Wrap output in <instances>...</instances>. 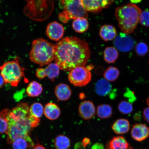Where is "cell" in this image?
Returning a JSON list of instances; mask_svg holds the SVG:
<instances>
[{
    "instance_id": "7a4b0ae2",
    "label": "cell",
    "mask_w": 149,
    "mask_h": 149,
    "mask_svg": "<svg viewBox=\"0 0 149 149\" xmlns=\"http://www.w3.org/2000/svg\"><path fill=\"white\" fill-rule=\"evenodd\" d=\"M28 106L20 104L13 109L7 116L8 128L6 134L7 142L11 144L16 139L31 136L33 128L38 126L40 118L31 115Z\"/></svg>"
},
{
    "instance_id": "f35d334b",
    "label": "cell",
    "mask_w": 149,
    "mask_h": 149,
    "mask_svg": "<svg viewBox=\"0 0 149 149\" xmlns=\"http://www.w3.org/2000/svg\"><path fill=\"white\" fill-rule=\"evenodd\" d=\"M87 69V70H89V71L91 70H92L93 68H94V67L93 65L92 64H90L87 66V67H86Z\"/></svg>"
},
{
    "instance_id": "836d02e7",
    "label": "cell",
    "mask_w": 149,
    "mask_h": 149,
    "mask_svg": "<svg viewBox=\"0 0 149 149\" xmlns=\"http://www.w3.org/2000/svg\"><path fill=\"white\" fill-rule=\"evenodd\" d=\"M91 149H105L104 146L101 143H96L93 145Z\"/></svg>"
},
{
    "instance_id": "484cf974",
    "label": "cell",
    "mask_w": 149,
    "mask_h": 149,
    "mask_svg": "<svg viewBox=\"0 0 149 149\" xmlns=\"http://www.w3.org/2000/svg\"><path fill=\"white\" fill-rule=\"evenodd\" d=\"M54 145L56 149H68L70 146V140L63 135L57 136L54 140Z\"/></svg>"
},
{
    "instance_id": "8d00e7d4",
    "label": "cell",
    "mask_w": 149,
    "mask_h": 149,
    "mask_svg": "<svg viewBox=\"0 0 149 149\" xmlns=\"http://www.w3.org/2000/svg\"><path fill=\"white\" fill-rule=\"evenodd\" d=\"M5 84L6 83L2 76H1V74H0V88L2 87L3 86L5 85Z\"/></svg>"
},
{
    "instance_id": "74e56055",
    "label": "cell",
    "mask_w": 149,
    "mask_h": 149,
    "mask_svg": "<svg viewBox=\"0 0 149 149\" xmlns=\"http://www.w3.org/2000/svg\"><path fill=\"white\" fill-rule=\"evenodd\" d=\"M132 3H141L142 0H130Z\"/></svg>"
},
{
    "instance_id": "e0dca14e",
    "label": "cell",
    "mask_w": 149,
    "mask_h": 149,
    "mask_svg": "<svg viewBox=\"0 0 149 149\" xmlns=\"http://www.w3.org/2000/svg\"><path fill=\"white\" fill-rule=\"evenodd\" d=\"M117 31L116 28L113 26L105 25L100 28L99 34L102 39L106 42L113 40L116 38Z\"/></svg>"
},
{
    "instance_id": "2e32d148",
    "label": "cell",
    "mask_w": 149,
    "mask_h": 149,
    "mask_svg": "<svg viewBox=\"0 0 149 149\" xmlns=\"http://www.w3.org/2000/svg\"><path fill=\"white\" fill-rule=\"evenodd\" d=\"M56 96L61 101H65L69 99L72 94L70 87L66 84L61 83L56 86L55 89Z\"/></svg>"
},
{
    "instance_id": "d4e9b609",
    "label": "cell",
    "mask_w": 149,
    "mask_h": 149,
    "mask_svg": "<svg viewBox=\"0 0 149 149\" xmlns=\"http://www.w3.org/2000/svg\"><path fill=\"white\" fill-rule=\"evenodd\" d=\"M97 113L98 116L100 118H109L112 115V108L109 104H101L98 106L97 109Z\"/></svg>"
},
{
    "instance_id": "7402d4cb",
    "label": "cell",
    "mask_w": 149,
    "mask_h": 149,
    "mask_svg": "<svg viewBox=\"0 0 149 149\" xmlns=\"http://www.w3.org/2000/svg\"><path fill=\"white\" fill-rule=\"evenodd\" d=\"M44 69V74L45 77L47 76L53 81L59 75V70L60 69L58 65L56 63H50Z\"/></svg>"
},
{
    "instance_id": "b9f144b4",
    "label": "cell",
    "mask_w": 149,
    "mask_h": 149,
    "mask_svg": "<svg viewBox=\"0 0 149 149\" xmlns=\"http://www.w3.org/2000/svg\"><path fill=\"white\" fill-rule=\"evenodd\" d=\"M128 149H133L132 148V147H129V148H128Z\"/></svg>"
},
{
    "instance_id": "44dd1931",
    "label": "cell",
    "mask_w": 149,
    "mask_h": 149,
    "mask_svg": "<svg viewBox=\"0 0 149 149\" xmlns=\"http://www.w3.org/2000/svg\"><path fill=\"white\" fill-rule=\"evenodd\" d=\"M89 23L87 19L81 17L75 19L72 23V27L76 32L83 33L88 29Z\"/></svg>"
},
{
    "instance_id": "7c38bea8",
    "label": "cell",
    "mask_w": 149,
    "mask_h": 149,
    "mask_svg": "<svg viewBox=\"0 0 149 149\" xmlns=\"http://www.w3.org/2000/svg\"><path fill=\"white\" fill-rule=\"evenodd\" d=\"M63 26L56 22H52L47 27L46 34L51 40L58 41L61 40L64 35Z\"/></svg>"
},
{
    "instance_id": "4316f807",
    "label": "cell",
    "mask_w": 149,
    "mask_h": 149,
    "mask_svg": "<svg viewBox=\"0 0 149 149\" xmlns=\"http://www.w3.org/2000/svg\"><path fill=\"white\" fill-rule=\"evenodd\" d=\"M120 74L118 69L114 66L109 67L105 70L104 74V79L109 82L116 81Z\"/></svg>"
},
{
    "instance_id": "8fae6325",
    "label": "cell",
    "mask_w": 149,
    "mask_h": 149,
    "mask_svg": "<svg viewBox=\"0 0 149 149\" xmlns=\"http://www.w3.org/2000/svg\"><path fill=\"white\" fill-rule=\"evenodd\" d=\"M115 0H81L85 10L93 13H98L102 9L109 8Z\"/></svg>"
},
{
    "instance_id": "603a6c76",
    "label": "cell",
    "mask_w": 149,
    "mask_h": 149,
    "mask_svg": "<svg viewBox=\"0 0 149 149\" xmlns=\"http://www.w3.org/2000/svg\"><path fill=\"white\" fill-rule=\"evenodd\" d=\"M129 146V144L122 136L113 137L109 143L111 149H128Z\"/></svg>"
},
{
    "instance_id": "d6a6232c",
    "label": "cell",
    "mask_w": 149,
    "mask_h": 149,
    "mask_svg": "<svg viewBox=\"0 0 149 149\" xmlns=\"http://www.w3.org/2000/svg\"><path fill=\"white\" fill-rule=\"evenodd\" d=\"M143 115L144 120L149 123V107L145 108L143 111Z\"/></svg>"
},
{
    "instance_id": "d590c367",
    "label": "cell",
    "mask_w": 149,
    "mask_h": 149,
    "mask_svg": "<svg viewBox=\"0 0 149 149\" xmlns=\"http://www.w3.org/2000/svg\"><path fill=\"white\" fill-rule=\"evenodd\" d=\"M33 149H46L42 145H41L40 143L37 142L36 146L33 147Z\"/></svg>"
},
{
    "instance_id": "8992f818",
    "label": "cell",
    "mask_w": 149,
    "mask_h": 149,
    "mask_svg": "<svg viewBox=\"0 0 149 149\" xmlns=\"http://www.w3.org/2000/svg\"><path fill=\"white\" fill-rule=\"evenodd\" d=\"M18 58L7 61L0 66L1 74L6 84L17 86L24 75V70L19 64Z\"/></svg>"
},
{
    "instance_id": "1f68e13d",
    "label": "cell",
    "mask_w": 149,
    "mask_h": 149,
    "mask_svg": "<svg viewBox=\"0 0 149 149\" xmlns=\"http://www.w3.org/2000/svg\"><path fill=\"white\" fill-rule=\"evenodd\" d=\"M140 23L146 27H149V10H145L141 12L139 18Z\"/></svg>"
},
{
    "instance_id": "5bb4252c",
    "label": "cell",
    "mask_w": 149,
    "mask_h": 149,
    "mask_svg": "<svg viewBox=\"0 0 149 149\" xmlns=\"http://www.w3.org/2000/svg\"><path fill=\"white\" fill-rule=\"evenodd\" d=\"M131 134L135 140L142 141L149 136V128L144 124H135L132 128Z\"/></svg>"
},
{
    "instance_id": "d6986e66",
    "label": "cell",
    "mask_w": 149,
    "mask_h": 149,
    "mask_svg": "<svg viewBox=\"0 0 149 149\" xmlns=\"http://www.w3.org/2000/svg\"><path fill=\"white\" fill-rule=\"evenodd\" d=\"M12 144L13 149H28L35 146L31 136L16 139L13 141Z\"/></svg>"
},
{
    "instance_id": "4fadbf2b",
    "label": "cell",
    "mask_w": 149,
    "mask_h": 149,
    "mask_svg": "<svg viewBox=\"0 0 149 149\" xmlns=\"http://www.w3.org/2000/svg\"><path fill=\"white\" fill-rule=\"evenodd\" d=\"M79 111L82 118L85 120H90L95 115V107L92 102L85 100L80 104Z\"/></svg>"
},
{
    "instance_id": "ffe728a7",
    "label": "cell",
    "mask_w": 149,
    "mask_h": 149,
    "mask_svg": "<svg viewBox=\"0 0 149 149\" xmlns=\"http://www.w3.org/2000/svg\"><path fill=\"white\" fill-rule=\"evenodd\" d=\"M43 91L41 85L36 81H33L29 84L26 89V92L30 97H37L40 96Z\"/></svg>"
},
{
    "instance_id": "4dcf8cb0",
    "label": "cell",
    "mask_w": 149,
    "mask_h": 149,
    "mask_svg": "<svg viewBox=\"0 0 149 149\" xmlns=\"http://www.w3.org/2000/svg\"><path fill=\"white\" fill-rule=\"evenodd\" d=\"M135 51L138 55L144 56L148 53V48L146 44L144 42L138 43L135 46Z\"/></svg>"
},
{
    "instance_id": "e575fe53",
    "label": "cell",
    "mask_w": 149,
    "mask_h": 149,
    "mask_svg": "<svg viewBox=\"0 0 149 149\" xmlns=\"http://www.w3.org/2000/svg\"><path fill=\"white\" fill-rule=\"evenodd\" d=\"M90 142V140L88 138H85L83 140L81 144L85 148L87 145H88Z\"/></svg>"
},
{
    "instance_id": "ac0fdd59",
    "label": "cell",
    "mask_w": 149,
    "mask_h": 149,
    "mask_svg": "<svg viewBox=\"0 0 149 149\" xmlns=\"http://www.w3.org/2000/svg\"><path fill=\"white\" fill-rule=\"evenodd\" d=\"M112 128L117 134H123L129 131L130 124L129 121L126 119H119L113 123Z\"/></svg>"
},
{
    "instance_id": "9a60e30c",
    "label": "cell",
    "mask_w": 149,
    "mask_h": 149,
    "mask_svg": "<svg viewBox=\"0 0 149 149\" xmlns=\"http://www.w3.org/2000/svg\"><path fill=\"white\" fill-rule=\"evenodd\" d=\"M44 113L47 118L49 120H55L60 116L61 110L56 104L49 102L45 107Z\"/></svg>"
},
{
    "instance_id": "30bf717a",
    "label": "cell",
    "mask_w": 149,
    "mask_h": 149,
    "mask_svg": "<svg viewBox=\"0 0 149 149\" xmlns=\"http://www.w3.org/2000/svg\"><path fill=\"white\" fill-rule=\"evenodd\" d=\"M135 44V40L128 34L124 33H119L113 42V45L116 48L124 53L131 51Z\"/></svg>"
},
{
    "instance_id": "f1b7e54d",
    "label": "cell",
    "mask_w": 149,
    "mask_h": 149,
    "mask_svg": "<svg viewBox=\"0 0 149 149\" xmlns=\"http://www.w3.org/2000/svg\"><path fill=\"white\" fill-rule=\"evenodd\" d=\"M44 107L40 102H35L29 107V113L33 117L40 118L44 113Z\"/></svg>"
},
{
    "instance_id": "83f0119b",
    "label": "cell",
    "mask_w": 149,
    "mask_h": 149,
    "mask_svg": "<svg viewBox=\"0 0 149 149\" xmlns=\"http://www.w3.org/2000/svg\"><path fill=\"white\" fill-rule=\"evenodd\" d=\"M10 111L8 109H3L0 113V134L6 133L8 128L7 117Z\"/></svg>"
},
{
    "instance_id": "7bdbcfd3",
    "label": "cell",
    "mask_w": 149,
    "mask_h": 149,
    "mask_svg": "<svg viewBox=\"0 0 149 149\" xmlns=\"http://www.w3.org/2000/svg\"><path fill=\"white\" fill-rule=\"evenodd\" d=\"M84 148H84V147H82V148H80L79 149H84Z\"/></svg>"
},
{
    "instance_id": "60d3db41",
    "label": "cell",
    "mask_w": 149,
    "mask_h": 149,
    "mask_svg": "<svg viewBox=\"0 0 149 149\" xmlns=\"http://www.w3.org/2000/svg\"><path fill=\"white\" fill-rule=\"evenodd\" d=\"M147 103L149 104V98L148 99V100H147Z\"/></svg>"
},
{
    "instance_id": "277c9868",
    "label": "cell",
    "mask_w": 149,
    "mask_h": 149,
    "mask_svg": "<svg viewBox=\"0 0 149 149\" xmlns=\"http://www.w3.org/2000/svg\"><path fill=\"white\" fill-rule=\"evenodd\" d=\"M55 53L54 45L45 39L38 38L32 42L29 58L32 62L42 66L54 60Z\"/></svg>"
},
{
    "instance_id": "ba28073f",
    "label": "cell",
    "mask_w": 149,
    "mask_h": 149,
    "mask_svg": "<svg viewBox=\"0 0 149 149\" xmlns=\"http://www.w3.org/2000/svg\"><path fill=\"white\" fill-rule=\"evenodd\" d=\"M68 79L74 86L83 87L90 82L92 79V74L86 67H77L70 71L68 74Z\"/></svg>"
},
{
    "instance_id": "3957f363",
    "label": "cell",
    "mask_w": 149,
    "mask_h": 149,
    "mask_svg": "<svg viewBox=\"0 0 149 149\" xmlns=\"http://www.w3.org/2000/svg\"><path fill=\"white\" fill-rule=\"evenodd\" d=\"M141 9L132 3L119 6L115 9V15L123 33H133L139 23Z\"/></svg>"
},
{
    "instance_id": "6da1fadb",
    "label": "cell",
    "mask_w": 149,
    "mask_h": 149,
    "mask_svg": "<svg viewBox=\"0 0 149 149\" xmlns=\"http://www.w3.org/2000/svg\"><path fill=\"white\" fill-rule=\"evenodd\" d=\"M55 45V62L64 71H70L77 67L85 66L90 58L88 44L77 37H65Z\"/></svg>"
},
{
    "instance_id": "52a82bcc",
    "label": "cell",
    "mask_w": 149,
    "mask_h": 149,
    "mask_svg": "<svg viewBox=\"0 0 149 149\" xmlns=\"http://www.w3.org/2000/svg\"><path fill=\"white\" fill-rule=\"evenodd\" d=\"M27 5L24 12L27 16L33 20L42 21L46 18L47 3L51 0H25Z\"/></svg>"
},
{
    "instance_id": "9c48e42d",
    "label": "cell",
    "mask_w": 149,
    "mask_h": 149,
    "mask_svg": "<svg viewBox=\"0 0 149 149\" xmlns=\"http://www.w3.org/2000/svg\"><path fill=\"white\" fill-rule=\"evenodd\" d=\"M96 94L102 97H109L111 100L116 97L117 90L113 88L109 82L105 79H101L97 81L95 86Z\"/></svg>"
},
{
    "instance_id": "f546056e",
    "label": "cell",
    "mask_w": 149,
    "mask_h": 149,
    "mask_svg": "<svg viewBox=\"0 0 149 149\" xmlns=\"http://www.w3.org/2000/svg\"><path fill=\"white\" fill-rule=\"evenodd\" d=\"M118 109L121 113L124 114H129L133 110V107L131 102L126 100H122L119 104Z\"/></svg>"
},
{
    "instance_id": "cb8c5ba5",
    "label": "cell",
    "mask_w": 149,
    "mask_h": 149,
    "mask_svg": "<svg viewBox=\"0 0 149 149\" xmlns=\"http://www.w3.org/2000/svg\"><path fill=\"white\" fill-rule=\"evenodd\" d=\"M119 54L116 48L109 47L105 48L104 52V60L109 64L113 63L118 59Z\"/></svg>"
},
{
    "instance_id": "5b68a950",
    "label": "cell",
    "mask_w": 149,
    "mask_h": 149,
    "mask_svg": "<svg viewBox=\"0 0 149 149\" xmlns=\"http://www.w3.org/2000/svg\"><path fill=\"white\" fill-rule=\"evenodd\" d=\"M59 6L63 9L59 15V20L66 23L70 19L79 17H88L87 12L82 4L81 0H58Z\"/></svg>"
},
{
    "instance_id": "ab89813d",
    "label": "cell",
    "mask_w": 149,
    "mask_h": 149,
    "mask_svg": "<svg viewBox=\"0 0 149 149\" xmlns=\"http://www.w3.org/2000/svg\"><path fill=\"white\" fill-rule=\"evenodd\" d=\"M84 94H81L80 95V98H81V97H82V99H83L84 97V96H83Z\"/></svg>"
}]
</instances>
